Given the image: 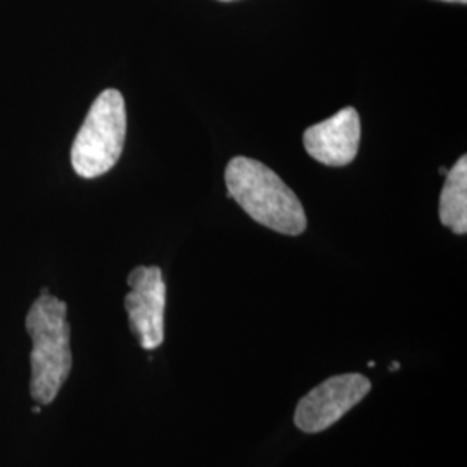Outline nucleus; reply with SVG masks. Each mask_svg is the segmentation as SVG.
<instances>
[{
	"label": "nucleus",
	"mask_w": 467,
	"mask_h": 467,
	"mask_svg": "<svg viewBox=\"0 0 467 467\" xmlns=\"http://www.w3.org/2000/svg\"><path fill=\"white\" fill-rule=\"evenodd\" d=\"M225 184L227 196L264 227L285 235H298L306 229L298 196L267 165L235 156L225 168Z\"/></svg>",
	"instance_id": "nucleus-1"
},
{
	"label": "nucleus",
	"mask_w": 467,
	"mask_h": 467,
	"mask_svg": "<svg viewBox=\"0 0 467 467\" xmlns=\"http://www.w3.org/2000/svg\"><path fill=\"white\" fill-rule=\"evenodd\" d=\"M26 331L34 341L30 393L38 405H49L67 383L73 366L67 303L44 289L26 314Z\"/></svg>",
	"instance_id": "nucleus-2"
},
{
	"label": "nucleus",
	"mask_w": 467,
	"mask_h": 467,
	"mask_svg": "<svg viewBox=\"0 0 467 467\" xmlns=\"http://www.w3.org/2000/svg\"><path fill=\"white\" fill-rule=\"evenodd\" d=\"M127 137L125 99L106 88L92 102L71 148V165L84 179H96L115 167Z\"/></svg>",
	"instance_id": "nucleus-3"
},
{
	"label": "nucleus",
	"mask_w": 467,
	"mask_h": 467,
	"mask_svg": "<svg viewBox=\"0 0 467 467\" xmlns=\"http://www.w3.org/2000/svg\"><path fill=\"white\" fill-rule=\"evenodd\" d=\"M368 391L370 381L362 374L329 378L301 399L295 412V424L303 433H320L364 400Z\"/></svg>",
	"instance_id": "nucleus-4"
},
{
	"label": "nucleus",
	"mask_w": 467,
	"mask_h": 467,
	"mask_svg": "<svg viewBox=\"0 0 467 467\" xmlns=\"http://www.w3.org/2000/svg\"><path fill=\"white\" fill-rule=\"evenodd\" d=\"M127 283L130 293L125 296V308L130 327L144 350H156L165 339L167 284L161 268H134Z\"/></svg>",
	"instance_id": "nucleus-5"
},
{
	"label": "nucleus",
	"mask_w": 467,
	"mask_h": 467,
	"mask_svg": "<svg viewBox=\"0 0 467 467\" xmlns=\"http://www.w3.org/2000/svg\"><path fill=\"white\" fill-rule=\"evenodd\" d=\"M360 117L355 108H345L334 117L305 130L306 152L327 167H345L355 160L360 148Z\"/></svg>",
	"instance_id": "nucleus-6"
},
{
	"label": "nucleus",
	"mask_w": 467,
	"mask_h": 467,
	"mask_svg": "<svg viewBox=\"0 0 467 467\" xmlns=\"http://www.w3.org/2000/svg\"><path fill=\"white\" fill-rule=\"evenodd\" d=\"M447 181L440 196V220L451 233H467V158L461 156L445 173Z\"/></svg>",
	"instance_id": "nucleus-7"
},
{
	"label": "nucleus",
	"mask_w": 467,
	"mask_h": 467,
	"mask_svg": "<svg viewBox=\"0 0 467 467\" xmlns=\"http://www.w3.org/2000/svg\"><path fill=\"white\" fill-rule=\"evenodd\" d=\"M443 2H453V4H466L467 0H443Z\"/></svg>",
	"instance_id": "nucleus-8"
},
{
	"label": "nucleus",
	"mask_w": 467,
	"mask_h": 467,
	"mask_svg": "<svg viewBox=\"0 0 467 467\" xmlns=\"http://www.w3.org/2000/svg\"><path fill=\"white\" fill-rule=\"evenodd\" d=\"M399 368H400V364H399V362H395V364H393V366H391V370H399Z\"/></svg>",
	"instance_id": "nucleus-9"
},
{
	"label": "nucleus",
	"mask_w": 467,
	"mask_h": 467,
	"mask_svg": "<svg viewBox=\"0 0 467 467\" xmlns=\"http://www.w3.org/2000/svg\"><path fill=\"white\" fill-rule=\"evenodd\" d=\"M38 412H40V405H35L34 414H38Z\"/></svg>",
	"instance_id": "nucleus-10"
},
{
	"label": "nucleus",
	"mask_w": 467,
	"mask_h": 467,
	"mask_svg": "<svg viewBox=\"0 0 467 467\" xmlns=\"http://www.w3.org/2000/svg\"><path fill=\"white\" fill-rule=\"evenodd\" d=\"M222 2H233V0H222Z\"/></svg>",
	"instance_id": "nucleus-11"
}]
</instances>
